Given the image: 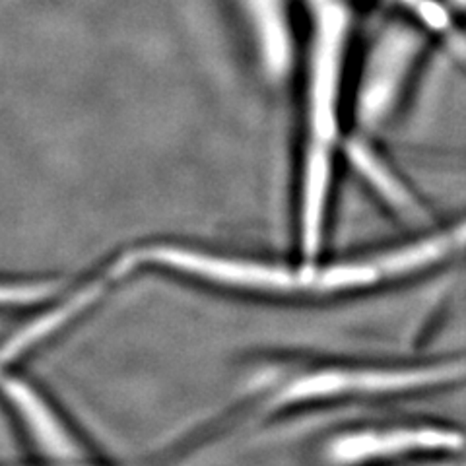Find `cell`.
<instances>
[{
    "label": "cell",
    "instance_id": "5b68a950",
    "mask_svg": "<svg viewBox=\"0 0 466 466\" xmlns=\"http://www.w3.org/2000/svg\"><path fill=\"white\" fill-rule=\"evenodd\" d=\"M8 395L14 400V404H18L27 426L34 430L35 440L43 447L49 449L56 457H68L72 453V441L65 428H61L56 416L34 395L32 390L16 383L8 387Z\"/></svg>",
    "mask_w": 466,
    "mask_h": 466
},
{
    "label": "cell",
    "instance_id": "30bf717a",
    "mask_svg": "<svg viewBox=\"0 0 466 466\" xmlns=\"http://www.w3.org/2000/svg\"><path fill=\"white\" fill-rule=\"evenodd\" d=\"M453 5H457L459 8H466V0H453Z\"/></svg>",
    "mask_w": 466,
    "mask_h": 466
},
{
    "label": "cell",
    "instance_id": "6da1fadb",
    "mask_svg": "<svg viewBox=\"0 0 466 466\" xmlns=\"http://www.w3.org/2000/svg\"><path fill=\"white\" fill-rule=\"evenodd\" d=\"M344 14L325 6L319 14L313 41L309 90V140L303 156L299 188L308 195H325L332 185V146L339 130L340 61Z\"/></svg>",
    "mask_w": 466,
    "mask_h": 466
},
{
    "label": "cell",
    "instance_id": "9c48e42d",
    "mask_svg": "<svg viewBox=\"0 0 466 466\" xmlns=\"http://www.w3.org/2000/svg\"><path fill=\"white\" fill-rule=\"evenodd\" d=\"M451 47H453L455 53L466 63V39L461 35H453L451 37Z\"/></svg>",
    "mask_w": 466,
    "mask_h": 466
},
{
    "label": "cell",
    "instance_id": "7a4b0ae2",
    "mask_svg": "<svg viewBox=\"0 0 466 466\" xmlns=\"http://www.w3.org/2000/svg\"><path fill=\"white\" fill-rule=\"evenodd\" d=\"M138 258L171 268L175 272L195 276L216 286L251 291L262 296H332V280L329 267H317L305 262L299 268H288L270 262L243 260L210 253L185 251L179 247H154Z\"/></svg>",
    "mask_w": 466,
    "mask_h": 466
},
{
    "label": "cell",
    "instance_id": "277c9868",
    "mask_svg": "<svg viewBox=\"0 0 466 466\" xmlns=\"http://www.w3.org/2000/svg\"><path fill=\"white\" fill-rule=\"evenodd\" d=\"M464 445V435L449 426H387L337 437L327 447V459L337 466H370L424 455H451Z\"/></svg>",
    "mask_w": 466,
    "mask_h": 466
},
{
    "label": "cell",
    "instance_id": "52a82bcc",
    "mask_svg": "<svg viewBox=\"0 0 466 466\" xmlns=\"http://www.w3.org/2000/svg\"><path fill=\"white\" fill-rule=\"evenodd\" d=\"M350 159H352L354 166L361 171L363 177H366L375 188L377 193L385 197L392 207L402 212L416 210V202L412 197L408 195L406 188L400 185V181L392 175L379 159L360 144H354L350 148Z\"/></svg>",
    "mask_w": 466,
    "mask_h": 466
},
{
    "label": "cell",
    "instance_id": "8992f818",
    "mask_svg": "<svg viewBox=\"0 0 466 466\" xmlns=\"http://www.w3.org/2000/svg\"><path fill=\"white\" fill-rule=\"evenodd\" d=\"M80 313V308L76 301H65L63 305H58L51 313L41 315L32 323L25 325L22 330H18L16 334L0 346V368L8 363L10 360L18 358L25 350H29L32 346H35L39 340L51 337L55 330H58L61 327H65L68 320L75 319Z\"/></svg>",
    "mask_w": 466,
    "mask_h": 466
},
{
    "label": "cell",
    "instance_id": "3957f363",
    "mask_svg": "<svg viewBox=\"0 0 466 466\" xmlns=\"http://www.w3.org/2000/svg\"><path fill=\"white\" fill-rule=\"evenodd\" d=\"M466 381V358L402 368H327L294 379L274 406H296L334 399L390 397Z\"/></svg>",
    "mask_w": 466,
    "mask_h": 466
},
{
    "label": "cell",
    "instance_id": "ba28073f",
    "mask_svg": "<svg viewBox=\"0 0 466 466\" xmlns=\"http://www.w3.org/2000/svg\"><path fill=\"white\" fill-rule=\"evenodd\" d=\"M43 286H0V305L32 303L46 294Z\"/></svg>",
    "mask_w": 466,
    "mask_h": 466
}]
</instances>
